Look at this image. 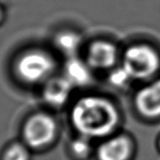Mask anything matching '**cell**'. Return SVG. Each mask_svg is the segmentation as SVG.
I'll list each match as a JSON object with an SVG mask.
<instances>
[{"mask_svg": "<svg viewBox=\"0 0 160 160\" xmlns=\"http://www.w3.org/2000/svg\"><path fill=\"white\" fill-rule=\"evenodd\" d=\"M71 122L80 136L91 140L113 135L120 114L111 100L100 95H87L77 100L71 110Z\"/></svg>", "mask_w": 160, "mask_h": 160, "instance_id": "1", "label": "cell"}, {"mask_svg": "<svg viewBox=\"0 0 160 160\" xmlns=\"http://www.w3.org/2000/svg\"><path fill=\"white\" fill-rule=\"evenodd\" d=\"M120 64L135 82L147 81L159 71L160 56L149 45L135 44L127 48Z\"/></svg>", "mask_w": 160, "mask_h": 160, "instance_id": "2", "label": "cell"}, {"mask_svg": "<svg viewBox=\"0 0 160 160\" xmlns=\"http://www.w3.org/2000/svg\"><path fill=\"white\" fill-rule=\"evenodd\" d=\"M57 123L51 115L37 113L29 118L24 128V140L31 148L47 147L56 138Z\"/></svg>", "mask_w": 160, "mask_h": 160, "instance_id": "3", "label": "cell"}, {"mask_svg": "<svg viewBox=\"0 0 160 160\" xmlns=\"http://www.w3.org/2000/svg\"><path fill=\"white\" fill-rule=\"evenodd\" d=\"M54 66V60L49 54L36 50L26 53L19 58L17 72L19 78L27 83H39L48 79Z\"/></svg>", "mask_w": 160, "mask_h": 160, "instance_id": "4", "label": "cell"}, {"mask_svg": "<svg viewBox=\"0 0 160 160\" xmlns=\"http://www.w3.org/2000/svg\"><path fill=\"white\" fill-rule=\"evenodd\" d=\"M135 145L131 137L127 135H112L102 140L96 148L97 160H130L134 153Z\"/></svg>", "mask_w": 160, "mask_h": 160, "instance_id": "5", "label": "cell"}, {"mask_svg": "<svg viewBox=\"0 0 160 160\" xmlns=\"http://www.w3.org/2000/svg\"><path fill=\"white\" fill-rule=\"evenodd\" d=\"M134 104L137 111L143 118H160V79L151 81L138 90Z\"/></svg>", "mask_w": 160, "mask_h": 160, "instance_id": "6", "label": "cell"}, {"mask_svg": "<svg viewBox=\"0 0 160 160\" xmlns=\"http://www.w3.org/2000/svg\"><path fill=\"white\" fill-rule=\"evenodd\" d=\"M118 59V48L111 42L98 40L89 46L86 54V62L95 71H111Z\"/></svg>", "mask_w": 160, "mask_h": 160, "instance_id": "7", "label": "cell"}, {"mask_svg": "<svg viewBox=\"0 0 160 160\" xmlns=\"http://www.w3.org/2000/svg\"><path fill=\"white\" fill-rule=\"evenodd\" d=\"M73 86L62 78H53L46 83L44 89V98L53 107H62L68 103L72 95Z\"/></svg>", "mask_w": 160, "mask_h": 160, "instance_id": "8", "label": "cell"}, {"mask_svg": "<svg viewBox=\"0 0 160 160\" xmlns=\"http://www.w3.org/2000/svg\"><path fill=\"white\" fill-rule=\"evenodd\" d=\"M93 69L86 61L79 58H69L64 66V78L71 83L73 88L88 86L93 80Z\"/></svg>", "mask_w": 160, "mask_h": 160, "instance_id": "9", "label": "cell"}, {"mask_svg": "<svg viewBox=\"0 0 160 160\" xmlns=\"http://www.w3.org/2000/svg\"><path fill=\"white\" fill-rule=\"evenodd\" d=\"M82 44V37L75 32H62L55 38V45L64 55L75 57Z\"/></svg>", "mask_w": 160, "mask_h": 160, "instance_id": "10", "label": "cell"}, {"mask_svg": "<svg viewBox=\"0 0 160 160\" xmlns=\"http://www.w3.org/2000/svg\"><path fill=\"white\" fill-rule=\"evenodd\" d=\"M93 140L80 136L73 139L69 144V153L77 160H86L93 153H95L96 149L93 148Z\"/></svg>", "mask_w": 160, "mask_h": 160, "instance_id": "11", "label": "cell"}, {"mask_svg": "<svg viewBox=\"0 0 160 160\" xmlns=\"http://www.w3.org/2000/svg\"><path fill=\"white\" fill-rule=\"evenodd\" d=\"M108 82L111 86L119 90H126L128 87H131L132 83H135L134 79L124 69L122 64L115 66L114 68L109 71Z\"/></svg>", "mask_w": 160, "mask_h": 160, "instance_id": "12", "label": "cell"}, {"mask_svg": "<svg viewBox=\"0 0 160 160\" xmlns=\"http://www.w3.org/2000/svg\"><path fill=\"white\" fill-rule=\"evenodd\" d=\"M2 160H31L29 147L22 143H13L6 148Z\"/></svg>", "mask_w": 160, "mask_h": 160, "instance_id": "13", "label": "cell"}, {"mask_svg": "<svg viewBox=\"0 0 160 160\" xmlns=\"http://www.w3.org/2000/svg\"><path fill=\"white\" fill-rule=\"evenodd\" d=\"M157 149H158L159 153H160V137H159L158 140H157Z\"/></svg>", "mask_w": 160, "mask_h": 160, "instance_id": "14", "label": "cell"}, {"mask_svg": "<svg viewBox=\"0 0 160 160\" xmlns=\"http://www.w3.org/2000/svg\"><path fill=\"white\" fill-rule=\"evenodd\" d=\"M0 19H1V12H0Z\"/></svg>", "mask_w": 160, "mask_h": 160, "instance_id": "15", "label": "cell"}]
</instances>
